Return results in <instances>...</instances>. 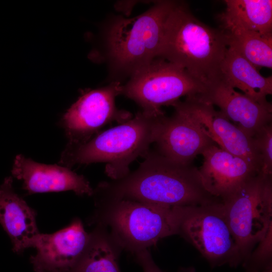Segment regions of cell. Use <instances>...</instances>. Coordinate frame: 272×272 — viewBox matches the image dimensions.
<instances>
[{"instance_id":"cell-12","label":"cell","mask_w":272,"mask_h":272,"mask_svg":"<svg viewBox=\"0 0 272 272\" xmlns=\"http://www.w3.org/2000/svg\"><path fill=\"white\" fill-rule=\"evenodd\" d=\"M197 100L217 106L220 112L249 137L265 125L271 123L272 106L258 103L236 91L221 78L206 86L195 96Z\"/></svg>"},{"instance_id":"cell-21","label":"cell","mask_w":272,"mask_h":272,"mask_svg":"<svg viewBox=\"0 0 272 272\" xmlns=\"http://www.w3.org/2000/svg\"><path fill=\"white\" fill-rule=\"evenodd\" d=\"M261 161V173L272 174V124L269 123L252 137Z\"/></svg>"},{"instance_id":"cell-8","label":"cell","mask_w":272,"mask_h":272,"mask_svg":"<svg viewBox=\"0 0 272 272\" xmlns=\"http://www.w3.org/2000/svg\"><path fill=\"white\" fill-rule=\"evenodd\" d=\"M179 234L191 243L214 267L243 263L222 201L185 208Z\"/></svg>"},{"instance_id":"cell-7","label":"cell","mask_w":272,"mask_h":272,"mask_svg":"<svg viewBox=\"0 0 272 272\" xmlns=\"http://www.w3.org/2000/svg\"><path fill=\"white\" fill-rule=\"evenodd\" d=\"M205 87L184 69L158 57L129 77L122 85L121 95L143 110L159 112L162 106H172L183 96H195Z\"/></svg>"},{"instance_id":"cell-16","label":"cell","mask_w":272,"mask_h":272,"mask_svg":"<svg viewBox=\"0 0 272 272\" xmlns=\"http://www.w3.org/2000/svg\"><path fill=\"white\" fill-rule=\"evenodd\" d=\"M36 213L14 190L12 176L0 185V224L10 237L14 252L20 253L32 247L40 233Z\"/></svg>"},{"instance_id":"cell-14","label":"cell","mask_w":272,"mask_h":272,"mask_svg":"<svg viewBox=\"0 0 272 272\" xmlns=\"http://www.w3.org/2000/svg\"><path fill=\"white\" fill-rule=\"evenodd\" d=\"M12 174L23 181V188L29 194L69 190L80 196L93 194L94 189L83 175L69 168L38 163L22 155L16 157Z\"/></svg>"},{"instance_id":"cell-20","label":"cell","mask_w":272,"mask_h":272,"mask_svg":"<svg viewBox=\"0 0 272 272\" xmlns=\"http://www.w3.org/2000/svg\"><path fill=\"white\" fill-rule=\"evenodd\" d=\"M228 46L258 70L272 67V34H261L234 25H223Z\"/></svg>"},{"instance_id":"cell-17","label":"cell","mask_w":272,"mask_h":272,"mask_svg":"<svg viewBox=\"0 0 272 272\" xmlns=\"http://www.w3.org/2000/svg\"><path fill=\"white\" fill-rule=\"evenodd\" d=\"M221 78L233 88L263 104H269L266 96L272 94V77L262 76L258 70L234 48L229 46L222 62Z\"/></svg>"},{"instance_id":"cell-1","label":"cell","mask_w":272,"mask_h":272,"mask_svg":"<svg viewBox=\"0 0 272 272\" xmlns=\"http://www.w3.org/2000/svg\"><path fill=\"white\" fill-rule=\"evenodd\" d=\"M134 172L94 189L95 199H127L168 208L195 207L222 201L204 188L198 169L159 153L149 152Z\"/></svg>"},{"instance_id":"cell-23","label":"cell","mask_w":272,"mask_h":272,"mask_svg":"<svg viewBox=\"0 0 272 272\" xmlns=\"http://www.w3.org/2000/svg\"><path fill=\"white\" fill-rule=\"evenodd\" d=\"M178 272H195V270L193 267H180Z\"/></svg>"},{"instance_id":"cell-3","label":"cell","mask_w":272,"mask_h":272,"mask_svg":"<svg viewBox=\"0 0 272 272\" xmlns=\"http://www.w3.org/2000/svg\"><path fill=\"white\" fill-rule=\"evenodd\" d=\"M228 47L222 30L200 22L184 3L177 2L165 22L159 57L184 69L206 87L221 78Z\"/></svg>"},{"instance_id":"cell-18","label":"cell","mask_w":272,"mask_h":272,"mask_svg":"<svg viewBox=\"0 0 272 272\" xmlns=\"http://www.w3.org/2000/svg\"><path fill=\"white\" fill-rule=\"evenodd\" d=\"M223 25H236L261 34H272V1L226 0Z\"/></svg>"},{"instance_id":"cell-13","label":"cell","mask_w":272,"mask_h":272,"mask_svg":"<svg viewBox=\"0 0 272 272\" xmlns=\"http://www.w3.org/2000/svg\"><path fill=\"white\" fill-rule=\"evenodd\" d=\"M201 155L203 161L198 169L202 185L209 193L223 202L259 173L244 159L221 149L215 144Z\"/></svg>"},{"instance_id":"cell-11","label":"cell","mask_w":272,"mask_h":272,"mask_svg":"<svg viewBox=\"0 0 272 272\" xmlns=\"http://www.w3.org/2000/svg\"><path fill=\"white\" fill-rule=\"evenodd\" d=\"M90 238V233L86 231L79 218L54 233H40L32 246L36 250L31 257L34 270L70 272L84 254Z\"/></svg>"},{"instance_id":"cell-10","label":"cell","mask_w":272,"mask_h":272,"mask_svg":"<svg viewBox=\"0 0 272 272\" xmlns=\"http://www.w3.org/2000/svg\"><path fill=\"white\" fill-rule=\"evenodd\" d=\"M177 104L201 127L206 134L221 149L241 158L261 172V161L252 138L232 123L212 104L193 97Z\"/></svg>"},{"instance_id":"cell-2","label":"cell","mask_w":272,"mask_h":272,"mask_svg":"<svg viewBox=\"0 0 272 272\" xmlns=\"http://www.w3.org/2000/svg\"><path fill=\"white\" fill-rule=\"evenodd\" d=\"M166 116L162 111L138 112L134 117L96 134L87 142L67 143L59 163L71 168L77 164L104 162L105 173L112 180L129 173V165L144 157L151 144L156 143Z\"/></svg>"},{"instance_id":"cell-22","label":"cell","mask_w":272,"mask_h":272,"mask_svg":"<svg viewBox=\"0 0 272 272\" xmlns=\"http://www.w3.org/2000/svg\"><path fill=\"white\" fill-rule=\"evenodd\" d=\"M134 256L144 272H163L154 262L149 249L139 251Z\"/></svg>"},{"instance_id":"cell-15","label":"cell","mask_w":272,"mask_h":272,"mask_svg":"<svg viewBox=\"0 0 272 272\" xmlns=\"http://www.w3.org/2000/svg\"><path fill=\"white\" fill-rule=\"evenodd\" d=\"M172 106L175 113L166 116L156 142L159 154L180 164H191L197 155L215 143L176 102Z\"/></svg>"},{"instance_id":"cell-6","label":"cell","mask_w":272,"mask_h":272,"mask_svg":"<svg viewBox=\"0 0 272 272\" xmlns=\"http://www.w3.org/2000/svg\"><path fill=\"white\" fill-rule=\"evenodd\" d=\"M242 264L271 234L272 174L259 173L223 202Z\"/></svg>"},{"instance_id":"cell-19","label":"cell","mask_w":272,"mask_h":272,"mask_svg":"<svg viewBox=\"0 0 272 272\" xmlns=\"http://www.w3.org/2000/svg\"><path fill=\"white\" fill-rule=\"evenodd\" d=\"M121 251L104 228L95 226L84 254L70 272H120Z\"/></svg>"},{"instance_id":"cell-9","label":"cell","mask_w":272,"mask_h":272,"mask_svg":"<svg viewBox=\"0 0 272 272\" xmlns=\"http://www.w3.org/2000/svg\"><path fill=\"white\" fill-rule=\"evenodd\" d=\"M121 90L120 82L113 81L105 87L84 91L61 119L68 143H85L105 125L131 118L130 113L116 107L115 98Z\"/></svg>"},{"instance_id":"cell-4","label":"cell","mask_w":272,"mask_h":272,"mask_svg":"<svg viewBox=\"0 0 272 272\" xmlns=\"http://www.w3.org/2000/svg\"><path fill=\"white\" fill-rule=\"evenodd\" d=\"M90 223L104 228L122 250L133 255L179 234L186 207L168 208L127 199H94Z\"/></svg>"},{"instance_id":"cell-5","label":"cell","mask_w":272,"mask_h":272,"mask_svg":"<svg viewBox=\"0 0 272 272\" xmlns=\"http://www.w3.org/2000/svg\"><path fill=\"white\" fill-rule=\"evenodd\" d=\"M177 2L157 1L144 13L118 17L105 30V59L114 77H129L159 57L166 19Z\"/></svg>"}]
</instances>
